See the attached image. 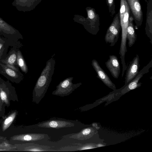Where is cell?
I'll list each match as a JSON object with an SVG mask.
<instances>
[{
    "label": "cell",
    "instance_id": "4",
    "mask_svg": "<svg viewBox=\"0 0 152 152\" xmlns=\"http://www.w3.org/2000/svg\"><path fill=\"white\" fill-rule=\"evenodd\" d=\"M130 10L126 1V10L124 17L120 21L121 29V38L119 54L121 56H124L127 51L126 48L127 28L129 22Z\"/></svg>",
    "mask_w": 152,
    "mask_h": 152
},
{
    "label": "cell",
    "instance_id": "7",
    "mask_svg": "<svg viewBox=\"0 0 152 152\" xmlns=\"http://www.w3.org/2000/svg\"><path fill=\"white\" fill-rule=\"evenodd\" d=\"M132 13L136 26L140 27L143 20V14L140 0H126Z\"/></svg>",
    "mask_w": 152,
    "mask_h": 152
},
{
    "label": "cell",
    "instance_id": "10",
    "mask_svg": "<svg viewBox=\"0 0 152 152\" xmlns=\"http://www.w3.org/2000/svg\"><path fill=\"white\" fill-rule=\"evenodd\" d=\"M0 74L8 80L16 83L20 82L24 77L23 74L20 71H16L1 62Z\"/></svg>",
    "mask_w": 152,
    "mask_h": 152
},
{
    "label": "cell",
    "instance_id": "6",
    "mask_svg": "<svg viewBox=\"0 0 152 152\" xmlns=\"http://www.w3.org/2000/svg\"><path fill=\"white\" fill-rule=\"evenodd\" d=\"M72 77H69L61 82L56 86V89L52 92L53 95L63 97L69 95L79 87L81 83L73 84Z\"/></svg>",
    "mask_w": 152,
    "mask_h": 152
},
{
    "label": "cell",
    "instance_id": "18",
    "mask_svg": "<svg viewBox=\"0 0 152 152\" xmlns=\"http://www.w3.org/2000/svg\"><path fill=\"white\" fill-rule=\"evenodd\" d=\"M94 130L91 127L84 129L80 132L73 134L70 136V138L78 140H84L91 137L94 134Z\"/></svg>",
    "mask_w": 152,
    "mask_h": 152
},
{
    "label": "cell",
    "instance_id": "26",
    "mask_svg": "<svg viewBox=\"0 0 152 152\" xmlns=\"http://www.w3.org/2000/svg\"><path fill=\"white\" fill-rule=\"evenodd\" d=\"M146 2H147L148 0H144Z\"/></svg>",
    "mask_w": 152,
    "mask_h": 152
},
{
    "label": "cell",
    "instance_id": "23",
    "mask_svg": "<svg viewBox=\"0 0 152 152\" xmlns=\"http://www.w3.org/2000/svg\"><path fill=\"white\" fill-rule=\"evenodd\" d=\"M95 147L93 145L90 144H87L83 145L77 149L78 150H82L94 148Z\"/></svg>",
    "mask_w": 152,
    "mask_h": 152
},
{
    "label": "cell",
    "instance_id": "24",
    "mask_svg": "<svg viewBox=\"0 0 152 152\" xmlns=\"http://www.w3.org/2000/svg\"><path fill=\"white\" fill-rule=\"evenodd\" d=\"M12 120V117H9L7 118L5 121L4 124L7 125L11 122Z\"/></svg>",
    "mask_w": 152,
    "mask_h": 152
},
{
    "label": "cell",
    "instance_id": "20",
    "mask_svg": "<svg viewBox=\"0 0 152 152\" xmlns=\"http://www.w3.org/2000/svg\"><path fill=\"white\" fill-rule=\"evenodd\" d=\"M9 46L12 47L8 43L0 42V61L5 57Z\"/></svg>",
    "mask_w": 152,
    "mask_h": 152
},
{
    "label": "cell",
    "instance_id": "19",
    "mask_svg": "<svg viewBox=\"0 0 152 152\" xmlns=\"http://www.w3.org/2000/svg\"><path fill=\"white\" fill-rule=\"evenodd\" d=\"M18 48L17 51V62L19 67L25 74L28 72V68L22 53Z\"/></svg>",
    "mask_w": 152,
    "mask_h": 152
},
{
    "label": "cell",
    "instance_id": "8",
    "mask_svg": "<svg viewBox=\"0 0 152 152\" xmlns=\"http://www.w3.org/2000/svg\"><path fill=\"white\" fill-rule=\"evenodd\" d=\"M152 66V60L140 71L137 75L127 84L125 85L121 90L122 92L126 93L131 90L134 89L141 85V83L138 82L140 79L145 74L148 73L149 69Z\"/></svg>",
    "mask_w": 152,
    "mask_h": 152
},
{
    "label": "cell",
    "instance_id": "14",
    "mask_svg": "<svg viewBox=\"0 0 152 152\" xmlns=\"http://www.w3.org/2000/svg\"><path fill=\"white\" fill-rule=\"evenodd\" d=\"M140 66L139 58L137 54L130 63L126 71L125 77V85L131 81L139 72Z\"/></svg>",
    "mask_w": 152,
    "mask_h": 152
},
{
    "label": "cell",
    "instance_id": "9",
    "mask_svg": "<svg viewBox=\"0 0 152 152\" xmlns=\"http://www.w3.org/2000/svg\"><path fill=\"white\" fill-rule=\"evenodd\" d=\"M75 123L62 119H52L39 123L37 126L39 127L59 129L74 126Z\"/></svg>",
    "mask_w": 152,
    "mask_h": 152
},
{
    "label": "cell",
    "instance_id": "12",
    "mask_svg": "<svg viewBox=\"0 0 152 152\" xmlns=\"http://www.w3.org/2000/svg\"><path fill=\"white\" fill-rule=\"evenodd\" d=\"M92 65L97 74V77L109 88L115 90V85L110 80L107 75L101 67L98 62L95 59L92 61Z\"/></svg>",
    "mask_w": 152,
    "mask_h": 152
},
{
    "label": "cell",
    "instance_id": "21",
    "mask_svg": "<svg viewBox=\"0 0 152 152\" xmlns=\"http://www.w3.org/2000/svg\"><path fill=\"white\" fill-rule=\"evenodd\" d=\"M0 42L7 43L10 44L12 47H16L20 48H21L22 45L20 41L15 42L13 40L9 39L4 37L0 36Z\"/></svg>",
    "mask_w": 152,
    "mask_h": 152
},
{
    "label": "cell",
    "instance_id": "1",
    "mask_svg": "<svg viewBox=\"0 0 152 152\" xmlns=\"http://www.w3.org/2000/svg\"><path fill=\"white\" fill-rule=\"evenodd\" d=\"M55 61L53 58L48 60L47 64L37 80L33 91L34 100L38 104L44 97L51 80L53 73Z\"/></svg>",
    "mask_w": 152,
    "mask_h": 152
},
{
    "label": "cell",
    "instance_id": "2",
    "mask_svg": "<svg viewBox=\"0 0 152 152\" xmlns=\"http://www.w3.org/2000/svg\"><path fill=\"white\" fill-rule=\"evenodd\" d=\"M87 17L78 15H74L73 20L75 22L82 24L84 28L89 33L96 35L99 30L100 18L95 9L88 7L86 8Z\"/></svg>",
    "mask_w": 152,
    "mask_h": 152
},
{
    "label": "cell",
    "instance_id": "17",
    "mask_svg": "<svg viewBox=\"0 0 152 152\" xmlns=\"http://www.w3.org/2000/svg\"><path fill=\"white\" fill-rule=\"evenodd\" d=\"M132 15H130L128 25L127 28V39L128 41L129 46L131 47L135 43L137 38L133 24Z\"/></svg>",
    "mask_w": 152,
    "mask_h": 152
},
{
    "label": "cell",
    "instance_id": "5",
    "mask_svg": "<svg viewBox=\"0 0 152 152\" xmlns=\"http://www.w3.org/2000/svg\"><path fill=\"white\" fill-rule=\"evenodd\" d=\"M0 35L15 42L20 41L23 37L18 30L0 17Z\"/></svg>",
    "mask_w": 152,
    "mask_h": 152
},
{
    "label": "cell",
    "instance_id": "11",
    "mask_svg": "<svg viewBox=\"0 0 152 152\" xmlns=\"http://www.w3.org/2000/svg\"><path fill=\"white\" fill-rule=\"evenodd\" d=\"M42 0H14L12 5L17 10L24 12H29L34 9Z\"/></svg>",
    "mask_w": 152,
    "mask_h": 152
},
{
    "label": "cell",
    "instance_id": "15",
    "mask_svg": "<svg viewBox=\"0 0 152 152\" xmlns=\"http://www.w3.org/2000/svg\"><path fill=\"white\" fill-rule=\"evenodd\" d=\"M109 58L105 63L106 66L111 75L115 78H118L120 72V65L117 57L115 55H110Z\"/></svg>",
    "mask_w": 152,
    "mask_h": 152
},
{
    "label": "cell",
    "instance_id": "22",
    "mask_svg": "<svg viewBox=\"0 0 152 152\" xmlns=\"http://www.w3.org/2000/svg\"><path fill=\"white\" fill-rule=\"evenodd\" d=\"M106 2L110 16L112 17L115 12V0H106Z\"/></svg>",
    "mask_w": 152,
    "mask_h": 152
},
{
    "label": "cell",
    "instance_id": "13",
    "mask_svg": "<svg viewBox=\"0 0 152 152\" xmlns=\"http://www.w3.org/2000/svg\"><path fill=\"white\" fill-rule=\"evenodd\" d=\"M18 48H20L16 47H12L4 58L0 62L16 71H19L20 70L17 62V51Z\"/></svg>",
    "mask_w": 152,
    "mask_h": 152
},
{
    "label": "cell",
    "instance_id": "16",
    "mask_svg": "<svg viewBox=\"0 0 152 152\" xmlns=\"http://www.w3.org/2000/svg\"><path fill=\"white\" fill-rule=\"evenodd\" d=\"M147 4V11L145 31L152 44V0H148Z\"/></svg>",
    "mask_w": 152,
    "mask_h": 152
},
{
    "label": "cell",
    "instance_id": "25",
    "mask_svg": "<svg viewBox=\"0 0 152 152\" xmlns=\"http://www.w3.org/2000/svg\"><path fill=\"white\" fill-rule=\"evenodd\" d=\"M98 147H101L102 146H104V145H103L102 144H99L97 145Z\"/></svg>",
    "mask_w": 152,
    "mask_h": 152
},
{
    "label": "cell",
    "instance_id": "3",
    "mask_svg": "<svg viewBox=\"0 0 152 152\" xmlns=\"http://www.w3.org/2000/svg\"><path fill=\"white\" fill-rule=\"evenodd\" d=\"M121 29L119 13L118 12L108 28L104 37L105 42L110 44V46H113L117 42Z\"/></svg>",
    "mask_w": 152,
    "mask_h": 152
}]
</instances>
